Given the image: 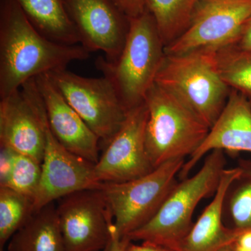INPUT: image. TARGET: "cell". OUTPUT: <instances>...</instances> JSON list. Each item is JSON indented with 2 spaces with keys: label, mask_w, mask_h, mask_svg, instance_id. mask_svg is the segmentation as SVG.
I'll list each match as a JSON object with an SVG mask.
<instances>
[{
  "label": "cell",
  "mask_w": 251,
  "mask_h": 251,
  "mask_svg": "<svg viewBox=\"0 0 251 251\" xmlns=\"http://www.w3.org/2000/svg\"><path fill=\"white\" fill-rule=\"evenodd\" d=\"M219 251H234V244L223 248V249H221Z\"/></svg>",
  "instance_id": "29"
},
{
  "label": "cell",
  "mask_w": 251,
  "mask_h": 251,
  "mask_svg": "<svg viewBox=\"0 0 251 251\" xmlns=\"http://www.w3.org/2000/svg\"><path fill=\"white\" fill-rule=\"evenodd\" d=\"M155 83L179 99L210 128L231 90L216 72L207 50L166 53Z\"/></svg>",
  "instance_id": "4"
},
{
  "label": "cell",
  "mask_w": 251,
  "mask_h": 251,
  "mask_svg": "<svg viewBox=\"0 0 251 251\" xmlns=\"http://www.w3.org/2000/svg\"><path fill=\"white\" fill-rule=\"evenodd\" d=\"M33 213L32 198L0 186V251Z\"/></svg>",
  "instance_id": "23"
},
{
  "label": "cell",
  "mask_w": 251,
  "mask_h": 251,
  "mask_svg": "<svg viewBox=\"0 0 251 251\" xmlns=\"http://www.w3.org/2000/svg\"><path fill=\"white\" fill-rule=\"evenodd\" d=\"M239 49L251 50V17L244 24L242 30L232 45Z\"/></svg>",
  "instance_id": "25"
},
{
  "label": "cell",
  "mask_w": 251,
  "mask_h": 251,
  "mask_svg": "<svg viewBox=\"0 0 251 251\" xmlns=\"http://www.w3.org/2000/svg\"><path fill=\"white\" fill-rule=\"evenodd\" d=\"M240 175L232 181L225 196L223 218L229 227L251 229V161L241 160Z\"/></svg>",
  "instance_id": "22"
},
{
  "label": "cell",
  "mask_w": 251,
  "mask_h": 251,
  "mask_svg": "<svg viewBox=\"0 0 251 251\" xmlns=\"http://www.w3.org/2000/svg\"><path fill=\"white\" fill-rule=\"evenodd\" d=\"M207 51L221 80L251 102V50L227 46Z\"/></svg>",
  "instance_id": "20"
},
{
  "label": "cell",
  "mask_w": 251,
  "mask_h": 251,
  "mask_svg": "<svg viewBox=\"0 0 251 251\" xmlns=\"http://www.w3.org/2000/svg\"><path fill=\"white\" fill-rule=\"evenodd\" d=\"M48 119L35 80L0 99V145L41 163Z\"/></svg>",
  "instance_id": "9"
},
{
  "label": "cell",
  "mask_w": 251,
  "mask_h": 251,
  "mask_svg": "<svg viewBox=\"0 0 251 251\" xmlns=\"http://www.w3.org/2000/svg\"><path fill=\"white\" fill-rule=\"evenodd\" d=\"M224 151L208 153L196 175L178 182L152 219L128 236L130 241L176 251L193 227V214L204 198L215 194L226 169Z\"/></svg>",
  "instance_id": "2"
},
{
  "label": "cell",
  "mask_w": 251,
  "mask_h": 251,
  "mask_svg": "<svg viewBox=\"0 0 251 251\" xmlns=\"http://www.w3.org/2000/svg\"><path fill=\"white\" fill-rule=\"evenodd\" d=\"M185 158H175L156 167L148 174L125 182L102 183L111 211L114 226L121 237L148 224L179 181L176 176Z\"/></svg>",
  "instance_id": "6"
},
{
  "label": "cell",
  "mask_w": 251,
  "mask_h": 251,
  "mask_svg": "<svg viewBox=\"0 0 251 251\" xmlns=\"http://www.w3.org/2000/svg\"><path fill=\"white\" fill-rule=\"evenodd\" d=\"M34 80L54 138L68 151L96 164L100 157L99 137L68 103L48 74Z\"/></svg>",
  "instance_id": "14"
},
{
  "label": "cell",
  "mask_w": 251,
  "mask_h": 251,
  "mask_svg": "<svg viewBox=\"0 0 251 251\" xmlns=\"http://www.w3.org/2000/svg\"><path fill=\"white\" fill-rule=\"evenodd\" d=\"M241 173L239 166L224 170L212 201L193 224L176 251H219L236 242L242 230L225 224L223 209L226 192Z\"/></svg>",
  "instance_id": "16"
},
{
  "label": "cell",
  "mask_w": 251,
  "mask_h": 251,
  "mask_svg": "<svg viewBox=\"0 0 251 251\" xmlns=\"http://www.w3.org/2000/svg\"><path fill=\"white\" fill-rule=\"evenodd\" d=\"M233 154L251 153V102L237 91L231 90L227 103L201 146L185 162L179 179L188 177L198 162L214 150Z\"/></svg>",
  "instance_id": "15"
},
{
  "label": "cell",
  "mask_w": 251,
  "mask_h": 251,
  "mask_svg": "<svg viewBox=\"0 0 251 251\" xmlns=\"http://www.w3.org/2000/svg\"><path fill=\"white\" fill-rule=\"evenodd\" d=\"M47 74L100 141L108 143L121 128L127 114L112 82L103 75L81 76L66 68Z\"/></svg>",
  "instance_id": "7"
},
{
  "label": "cell",
  "mask_w": 251,
  "mask_h": 251,
  "mask_svg": "<svg viewBox=\"0 0 251 251\" xmlns=\"http://www.w3.org/2000/svg\"><path fill=\"white\" fill-rule=\"evenodd\" d=\"M36 30L64 45H78L80 38L68 14L66 0H15Z\"/></svg>",
  "instance_id": "17"
},
{
  "label": "cell",
  "mask_w": 251,
  "mask_h": 251,
  "mask_svg": "<svg viewBox=\"0 0 251 251\" xmlns=\"http://www.w3.org/2000/svg\"><path fill=\"white\" fill-rule=\"evenodd\" d=\"M234 245L242 249L251 250V229L241 231Z\"/></svg>",
  "instance_id": "28"
},
{
  "label": "cell",
  "mask_w": 251,
  "mask_h": 251,
  "mask_svg": "<svg viewBox=\"0 0 251 251\" xmlns=\"http://www.w3.org/2000/svg\"><path fill=\"white\" fill-rule=\"evenodd\" d=\"M66 6L80 45L90 52L101 51L106 60L115 62L125 46L129 18L111 0H66Z\"/></svg>",
  "instance_id": "13"
},
{
  "label": "cell",
  "mask_w": 251,
  "mask_h": 251,
  "mask_svg": "<svg viewBox=\"0 0 251 251\" xmlns=\"http://www.w3.org/2000/svg\"><path fill=\"white\" fill-rule=\"evenodd\" d=\"M8 251H66L53 203L33 213L10 239Z\"/></svg>",
  "instance_id": "18"
},
{
  "label": "cell",
  "mask_w": 251,
  "mask_h": 251,
  "mask_svg": "<svg viewBox=\"0 0 251 251\" xmlns=\"http://www.w3.org/2000/svg\"><path fill=\"white\" fill-rule=\"evenodd\" d=\"M165 49L154 19L145 10L129 18L118 59L109 62L100 57L96 61V67L112 82L127 111L145 102L166 55Z\"/></svg>",
  "instance_id": "3"
},
{
  "label": "cell",
  "mask_w": 251,
  "mask_h": 251,
  "mask_svg": "<svg viewBox=\"0 0 251 251\" xmlns=\"http://www.w3.org/2000/svg\"><path fill=\"white\" fill-rule=\"evenodd\" d=\"M199 0H145V8L152 16L165 47L187 29Z\"/></svg>",
  "instance_id": "19"
},
{
  "label": "cell",
  "mask_w": 251,
  "mask_h": 251,
  "mask_svg": "<svg viewBox=\"0 0 251 251\" xmlns=\"http://www.w3.org/2000/svg\"><path fill=\"white\" fill-rule=\"evenodd\" d=\"M251 17V0H199L186 30L166 54L214 50L232 45Z\"/></svg>",
  "instance_id": "8"
},
{
  "label": "cell",
  "mask_w": 251,
  "mask_h": 251,
  "mask_svg": "<svg viewBox=\"0 0 251 251\" xmlns=\"http://www.w3.org/2000/svg\"><path fill=\"white\" fill-rule=\"evenodd\" d=\"M234 251H251V250H249V249H242V248L237 247V246L234 245Z\"/></svg>",
  "instance_id": "30"
},
{
  "label": "cell",
  "mask_w": 251,
  "mask_h": 251,
  "mask_svg": "<svg viewBox=\"0 0 251 251\" xmlns=\"http://www.w3.org/2000/svg\"><path fill=\"white\" fill-rule=\"evenodd\" d=\"M126 251H171L165 248L158 247V246L153 245V244L144 243L141 245H136L129 243L127 247Z\"/></svg>",
  "instance_id": "27"
},
{
  "label": "cell",
  "mask_w": 251,
  "mask_h": 251,
  "mask_svg": "<svg viewBox=\"0 0 251 251\" xmlns=\"http://www.w3.org/2000/svg\"><path fill=\"white\" fill-rule=\"evenodd\" d=\"M41 162L40 183L33 200L34 213L54 201L89 189H98L95 164L68 151L54 138L49 123Z\"/></svg>",
  "instance_id": "12"
},
{
  "label": "cell",
  "mask_w": 251,
  "mask_h": 251,
  "mask_svg": "<svg viewBox=\"0 0 251 251\" xmlns=\"http://www.w3.org/2000/svg\"><path fill=\"white\" fill-rule=\"evenodd\" d=\"M128 18L140 16L145 11V0H111Z\"/></svg>",
  "instance_id": "24"
},
{
  "label": "cell",
  "mask_w": 251,
  "mask_h": 251,
  "mask_svg": "<svg viewBox=\"0 0 251 251\" xmlns=\"http://www.w3.org/2000/svg\"><path fill=\"white\" fill-rule=\"evenodd\" d=\"M90 54L80 44L64 45L48 39L33 27L15 0H1L0 99L31 79L65 69Z\"/></svg>",
  "instance_id": "1"
},
{
  "label": "cell",
  "mask_w": 251,
  "mask_h": 251,
  "mask_svg": "<svg viewBox=\"0 0 251 251\" xmlns=\"http://www.w3.org/2000/svg\"><path fill=\"white\" fill-rule=\"evenodd\" d=\"M148 118L145 102L127 111L121 128L106 144L105 150L94 166L99 182H125L154 169L145 143Z\"/></svg>",
  "instance_id": "11"
},
{
  "label": "cell",
  "mask_w": 251,
  "mask_h": 251,
  "mask_svg": "<svg viewBox=\"0 0 251 251\" xmlns=\"http://www.w3.org/2000/svg\"><path fill=\"white\" fill-rule=\"evenodd\" d=\"M145 102L148 110L145 143L153 168L175 158L191 156L209 133V126L155 82Z\"/></svg>",
  "instance_id": "5"
},
{
  "label": "cell",
  "mask_w": 251,
  "mask_h": 251,
  "mask_svg": "<svg viewBox=\"0 0 251 251\" xmlns=\"http://www.w3.org/2000/svg\"><path fill=\"white\" fill-rule=\"evenodd\" d=\"M130 242L129 238L120 237L113 224L111 228V239L106 251H126Z\"/></svg>",
  "instance_id": "26"
},
{
  "label": "cell",
  "mask_w": 251,
  "mask_h": 251,
  "mask_svg": "<svg viewBox=\"0 0 251 251\" xmlns=\"http://www.w3.org/2000/svg\"><path fill=\"white\" fill-rule=\"evenodd\" d=\"M57 209L66 251H106L113 217L100 188L73 193Z\"/></svg>",
  "instance_id": "10"
},
{
  "label": "cell",
  "mask_w": 251,
  "mask_h": 251,
  "mask_svg": "<svg viewBox=\"0 0 251 251\" xmlns=\"http://www.w3.org/2000/svg\"><path fill=\"white\" fill-rule=\"evenodd\" d=\"M41 175V163L34 158L1 148V185L34 200Z\"/></svg>",
  "instance_id": "21"
}]
</instances>
